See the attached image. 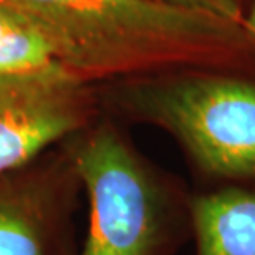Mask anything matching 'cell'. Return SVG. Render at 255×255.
Wrapping results in <instances>:
<instances>
[{
    "label": "cell",
    "instance_id": "cell-6",
    "mask_svg": "<svg viewBox=\"0 0 255 255\" xmlns=\"http://www.w3.org/2000/svg\"><path fill=\"white\" fill-rule=\"evenodd\" d=\"M194 255H255V192H192Z\"/></svg>",
    "mask_w": 255,
    "mask_h": 255
},
{
    "label": "cell",
    "instance_id": "cell-4",
    "mask_svg": "<svg viewBox=\"0 0 255 255\" xmlns=\"http://www.w3.org/2000/svg\"><path fill=\"white\" fill-rule=\"evenodd\" d=\"M98 101L91 83L63 68L0 76V174L85 129Z\"/></svg>",
    "mask_w": 255,
    "mask_h": 255
},
{
    "label": "cell",
    "instance_id": "cell-5",
    "mask_svg": "<svg viewBox=\"0 0 255 255\" xmlns=\"http://www.w3.org/2000/svg\"><path fill=\"white\" fill-rule=\"evenodd\" d=\"M80 189L66 146L0 174V255H73Z\"/></svg>",
    "mask_w": 255,
    "mask_h": 255
},
{
    "label": "cell",
    "instance_id": "cell-8",
    "mask_svg": "<svg viewBox=\"0 0 255 255\" xmlns=\"http://www.w3.org/2000/svg\"><path fill=\"white\" fill-rule=\"evenodd\" d=\"M157 2L182 8L201 10V12L214 13L224 18L236 20V22H244V13H246L242 0H157Z\"/></svg>",
    "mask_w": 255,
    "mask_h": 255
},
{
    "label": "cell",
    "instance_id": "cell-2",
    "mask_svg": "<svg viewBox=\"0 0 255 255\" xmlns=\"http://www.w3.org/2000/svg\"><path fill=\"white\" fill-rule=\"evenodd\" d=\"M110 116L177 142L197 192H255V70L189 66L108 81Z\"/></svg>",
    "mask_w": 255,
    "mask_h": 255
},
{
    "label": "cell",
    "instance_id": "cell-3",
    "mask_svg": "<svg viewBox=\"0 0 255 255\" xmlns=\"http://www.w3.org/2000/svg\"><path fill=\"white\" fill-rule=\"evenodd\" d=\"M90 204L80 255H176L192 239L194 189L146 159L113 116L66 139Z\"/></svg>",
    "mask_w": 255,
    "mask_h": 255
},
{
    "label": "cell",
    "instance_id": "cell-7",
    "mask_svg": "<svg viewBox=\"0 0 255 255\" xmlns=\"http://www.w3.org/2000/svg\"><path fill=\"white\" fill-rule=\"evenodd\" d=\"M63 68L32 20L0 3V76Z\"/></svg>",
    "mask_w": 255,
    "mask_h": 255
},
{
    "label": "cell",
    "instance_id": "cell-9",
    "mask_svg": "<svg viewBox=\"0 0 255 255\" xmlns=\"http://www.w3.org/2000/svg\"><path fill=\"white\" fill-rule=\"evenodd\" d=\"M244 25H246L249 32L255 37V2L249 8H246V13H244Z\"/></svg>",
    "mask_w": 255,
    "mask_h": 255
},
{
    "label": "cell",
    "instance_id": "cell-1",
    "mask_svg": "<svg viewBox=\"0 0 255 255\" xmlns=\"http://www.w3.org/2000/svg\"><path fill=\"white\" fill-rule=\"evenodd\" d=\"M32 20L60 63L108 81L189 66L255 70L244 22L157 0H0Z\"/></svg>",
    "mask_w": 255,
    "mask_h": 255
}]
</instances>
